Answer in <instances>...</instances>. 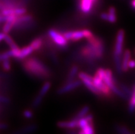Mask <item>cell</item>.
I'll use <instances>...</instances> for the list:
<instances>
[{
	"instance_id": "14",
	"label": "cell",
	"mask_w": 135,
	"mask_h": 134,
	"mask_svg": "<svg viewBox=\"0 0 135 134\" xmlns=\"http://www.w3.org/2000/svg\"><path fill=\"white\" fill-rule=\"evenodd\" d=\"M33 51H34V49H32V47L30 44L28 46H26V47H23V49H21L19 59H23V58H25L26 57H27V56H28L29 55H30Z\"/></svg>"
},
{
	"instance_id": "19",
	"label": "cell",
	"mask_w": 135,
	"mask_h": 134,
	"mask_svg": "<svg viewBox=\"0 0 135 134\" xmlns=\"http://www.w3.org/2000/svg\"><path fill=\"white\" fill-rule=\"evenodd\" d=\"M4 41H6V43L7 44L10 46V47L11 49L18 48V46H17V44L15 43V41H14L13 40H12V38L10 37L9 35H8V34H6V36L5 38H4Z\"/></svg>"
},
{
	"instance_id": "11",
	"label": "cell",
	"mask_w": 135,
	"mask_h": 134,
	"mask_svg": "<svg viewBox=\"0 0 135 134\" xmlns=\"http://www.w3.org/2000/svg\"><path fill=\"white\" fill-rule=\"evenodd\" d=\"M131 58V52L130 50L126 49L123 53L122 60V69L123 71H127L128 70V63Z\"/></svg>"
},
{
	"instance_id": "27",
	"label": "cell",
	"mask_w": 135,
	"mask_h": 134,
	"mask_svg": "<svg viewBox=\"0 0 135 134\" xmlns=\"http://www.w3.org/2000/svg\"><path fill=\"white\" fill-rule=\"evenodd\" d=\"M23 116L26 118H31L33 116V113L30 110H25L23 112Z\"/></svg>"
},
{
	"instance_id": "16",
	"label": "cell",
	"mask_w": 135,
	"mask_h": 134,
	"mask_svg": "<svg viewBox=\"0 0 135 134\" xmlns=\"http://www.w3.org/2000/svg\"><path fill=\"white\" fill-rule=\"evenodd\" d=\"M89 112V106H84V107H82L80 110L77 113V114L74 116V118L76 119L78 121L79 119L82 118L86 116L87 115L88 113Z\"/></svg>"
},
{
	"instance_id": "29",
	"label": "cell",
	"mask_w": 135,
	"mask_h": 134,
	"mask_svg": "<svg viewBox=\"0 0 135 134\" xmlns=\"http://www.w3.org/2000/svg\"><path fill=\"white\" fill-rule=\"evenodd\" d=\"M128 68H135V60L131 59L128 63Z\"/></svg>"
},
{
	"instance_id": "7",
	"label": "cell",
	"mask_w": 135,
	"mask_h": 134,
	"mask_svg": "<svg viewBox=\"0 0 135 134\" xmlns=\"http://www.w3.org/2000/svg\"><path fill=\"white\" fill-rule=\"evenodd\" d=\"M81 83H81L80 81H78V80L73 81V82H69V83H66L65 86H63L60 88L58 89V95H63V94L69 92L71 90L77 88L79 86H80Z\"/></svg>"
},
{
	"instance_id": "5",
	"label": "cell",
	"mask_w": 135,
	"mask_h": 134,
	"mask_svg": "<svg viewBox=\"0 0 135 134\" xmlns=\"http://www.w3.org/2000/svg\"><path fill=\"white\" fill-rule=\"evenodd\" d=\"M79 78L80 79L81 81L85 85V86L90 91L92 92L93 93L98 95L99 97L102 96L100 92H99V90L95 86L94 83H93V77H92L91 75H89V74L84 73V72H82V73H79Z\"/></svg>"
},
{
	"instance_id": "10",
	"label": "cell",
	"mask_w": 135,
	"mask_h": 134,
	"mask_svg": "<svg viewBox=\"0 0 135 134\" xmlns=\"http://www.w3.org/2000/svg\"><path fill=\"white\" fill-rule=\"evenodd\" d=\"M78 121L76 119H72L71 121H60L57 123L58 127L62 128V129H75L78 128Z\"/></svg>"
},
{
	"instance_id": "18",
	"label": "cell",
	"mask_w": 135,
	"mask_h": 134,
	"mask_svg": "<svg viewBox=\"0 0 135 134\" xmlns=\"http://www.w3.org/2000/svg\"><path fill=\"white\" fill-rule=\"evenodd\" d=\"M50 88H51V83H50V82H46L44 84H43V86H42L41 90H40L38 95L43 98V97H45V95H46L48 92V91L50 90Z\"/></svg>"
},
{
	"instance_id": "23",
	"label": "cell",
	"mask_w": 135,
	"mask_h": 134,
	"mask_svg": "<svg viewBox=\"0 0 135 134\" xmlns=\"http://www.w3.org/2000/svg\"><path fill=\"white\" fill-rule=\"evenodd\" d=\"M42 100H43V97H41V96L38 95L36 96V97L34 98V101H33V106L34 107H38L40 105V104L41 103V102H42Z\"/></svg>"
},
{
	"instance_id": "21",
	"label": "cell",
	"mask_w": 135,
	"mask_h": 134,
	"mask_svg": "<svg viewBox=\"0 0 135 134\" xmlns=\"http://www.w3.org/2000/svg\"><path fill=\"white\" fill-rule=\"evenodd\" d=\"M115 129L117 130V131L120 133L123 134H128L130 133V131H129L128 129L126 127V126L123 125H117L115 127Z\"/></svg>"
},
{
	"instance_id": "1",
	"label": "cell",
	"mask_w": 135,
	"mask_h": 134,
	"mask_svg": "<svg viewBox=\"0 0 135 134\" xmlns=\"http://www.w3.org/2000/svg\"><path fill=\"white\" fill-rule=\"evenodd\" d=\"M23 68L26 73L39 79L49 78L51 72L43 62L36 58H28L23 62Z\"/></svg>"
},
{
	"instance_id": "28",
	"label": "cell",
	"mask_w": 135,
	"mask_h": 134,
	"mask_svg": "<svg viewBox=\"0 0 135 134\" xmlns=\"http://www.w3.org/2000/svg\"><path fill=\"white\" fill-rule=\"evenodd\" d=\"M10 102V99L3 96H0V103H8Z\"/></svg>"
},
{
	"instance_id": "3",
	"label": "cell",
	"mask_w": 135,
	"mask_h": 134,
	"mask_svg": "<svg viewBox=\"0 0 135 134\" xmlns=\"http://www.w3.org/2000/svg\"><path fill=\"white\" fill-rule=\"evenodd\" d=\"M48 35L53 41L55 45L61 49H65L67 47V40L65 38L63 34L54 29H51L48 31Z\"/></svg>"
},
{
	"instance_id": "34",
	"label": "cell",
	"mask_w": 135,
	"mask_h": 134,
	"mask_svg": "<svg viewBox=\"0 0 135 134\" xmlns=\"http://www.w3.org/2000/svg\"><path fill=\"white\" fill-rule=\"evenodd\" d=\"M93 1H95V2H97V0H93Z\"/></svg>"
},
{
	"instance_id": "9",
	"label": "cell",
	"mask_w": 135,
	"mask_h": 134,
	"mask_svg": "<svg viewBox=\"0 0 135 134\" xmlns=\"http://www.w3.org/2000/svg\"><path fill=\"white\" fill-rule=\"evenodd\" d=\"M101 19L108 22L114 23L117 21L116 10L114 7H110L108 9V12H103L100 15Z\"/></svg>"
},
{
	"instance_id": "20",
	"label": "cell",
	"mask_w": 135,
	"mask_h": 134,
	"mask_svg": "<svg viewBox=\"0 0 135 134\" xmlns=\"http://www.w3.org/2000/svg\"><path fill=\"white\" fill-rule=\"evenodd\" d=\"M3 63H2V68L3 69L4 71L8 72L11 70V64L10 62V58L6 59L3 60Z\"/></svg>"
},
{
	"instance_id": "22",
	"label": "cell",
	"mask_w": 135,
	"mask_h": 134,
	"mask_svg": "<svg viewBox=\"0 0 135 134\" xmlns=\"http://www.w3.org/2000/svg\"><path fill=\"white\" fill-rule=\"evenodd\" d=\"M37 129V126L35 125H28L27 127H26L25 128L21 130L20 131V133H30L33 132L35 130H36Z\"/></svg>"
},
{
	"instance_id": "2",
	"label": "cell",
	"mask_w": 135,
	"mask_h": 134,
	"mask_svg": "<svg viewBox=\"0 0 135 134\" xmlns=\"http://www.w3.org/2000/svg\"><path fill=\"white\" fill-rule=\"evenodd\" d=\"M125 32L123 29H119L117 34L114 49V60L116 69L119 73H122V54L123 53Z\"/></svg>"
},
{
	"instance_id": "25",
	"label": "cell",
	"mask_w": 135,
	"mask_h": 134,
	"mask_svg": "<svg viewBox=\"0 0 135 134\" xmlns=\"http://www.w3.org/2000/svg\"><path fill=\"white\" fill-rule=\"evenodd\" d=\"M10 57H12V56H11V52H10V51H6V52H4L0 54V61H3L4 59L10 58Z\"/></svg>"
},
{
	"instance_id": "24",
	"label": "cell",
	"mask_w": 135,
	"mask_h": 134,
	"mask_svg": "<svg viewBox=\"0 0 135 134\" xmlns=\"http://www.w3.org/2000/svg\"><path fill=\"white\" fill-rule=\"evenodd\" d=\"M121 90L123 91V93L126 95L127 97H128V98L129 97H130V95H131V94H132V92H131V90H130V89H129L126 86L123 85V84L121 85Z\"/></svg>"
},
{
	"instance_id": "31",
	"label": "cell",
	"mask_w": 135,
	"mask_h": 134,
	"mask_svg": "<svg viewBox=\"0 0 135 134\" xmlns=\"http://www.w3.org/2000/svg\"><path fill=\"white\" fill-rule=\"evenodd\" d=\"M6 36V34H5L4 32L0 33V42L2 41H3V40H4Z\"/></svg>"
},
{
	"instance_id": "30",
	"label": "cell",
	"mask_w": 135,
	"mask_h": 134,
	"mask_svg": "<svg viewBox=\"0 0 135 134\" xmlns=\"http://www.w3.org/2000/svg\"><path fill=\"white\" fill-rule=\"evenodd\" d=\"M8 128V125L5 123H0V130L1 129H6Z\"/></svg>"
},
{
	"instance_id": "33",
	"label": "cell",
	"mask_w": 135,
	"mask_h": 134,
	"mask_svg": "<svg viewBox=\"0 0 135 134\" xmlns=\"http://www.w3.org/2000/svg\"><path fill=\"white\" fill-rule=\"evenodd\" d=\"M131 6L132 7V8L135 9V0L131 1Z\"/></svg>"
},
{
	"instance_id": "13",
	"label": "cell",
	"mask_w": 135,
	"mask_h": 134,
	"mask_svg": "<svg viewBox=\"0 0 135 134\" xmlns=\"http://www.w3.org/2000/svg\"><path fill=\"white\" fill-rule=\"evenodd\" d=\"M30 45L32 47L34 51H38L41 49L43 45V40L41 37L36 38L30 43Z\"/></svg>"
},
{
	"instance_id": "12",
	"label": "cell",
	"mask_w": 135,
	"mask_h": 134,
	"mask_svg": "<svg viewBox=\"0 0 135 134\" xmlns=\"http://www.w3.org/2000/svg\"><path fill=\"white\" fill-rule=\"evenodd\" d=\"M78 71V66H76V65H73V66L71 67L70 71H69V72L68 73L66 83L73 82L75 77H76V75H77Z\"/></svg>"
},
{
	"instance_id": "4",
	"label": "cell",
	"mask_w": 135,
	"mask_h": 134,
	"mask_svg": "<svg viewBox=\"0 0 135 134\" xmlns=\"http://www.w3.org/2000/svg\"><path fill=\"white\" fill-rule=\"evenodd\" d=\"M93 83H94L95 86L99 90L102 96H104L107 98H110L112 97L111 90L105 83L104 81L97 74H95L93 77Z\"/></svg>"
},
{
	"instance_id": "15",
	"label": "cell",
	"mask_w": 135,
	"mask_h": 134,
	"mask_svg": "<svg viewBox=\"0 0 135 134\" xmlns=\"http://www.w3.org/2000/svg\"><path fill=\"white\" fill-rule=\"evenodd\" d=\"M82 38H84L83 30L72 31L71 41L75 42V41H80V40H81Z\"/></svg>"
},
{
	"instance_id": "6",
	"label": "cell",
	"mask_w": 135,
	"mask_h": 134,
	"mask_svg": "<svg viewBox=\"0 0 135 134\" xmlns=\"http://www.w3.org/2000/svg\"><path fill=\"white\" fill-rule=\"evenodd\" d=\"M33 25V18L30 14H23L17 17L15 27L18 29H26Z\"/></svg>"
},
{
	"instance_id": "26",
	"label": "cell",
	"mask_w": 135,
	"mask_h": 134,
	"mask_svg": "<svg viewBox=\"0 0 135 134\" xmlns=\"http://www.w3.org/2000/svg\"><path fill=\"white\" fill-rule=\"evenodd\" d=\"M83 32H84V38H86L87 40L91 39V38L94 36L92 32L89 30V29H83Z\"/></svg>"
},
{
	"instance_id": "8",
	"label": "cell",
	"mask_w": 135,
	"mask_h": 134,
	"mask_svg": "<svg viewBox=\"0 0 135 134\" xmlns=\"http://www.w3.org/2000/svg\"><path fill=\"white\" fill-rule=\"evenodd\" d=\"M96 2L93 0H80V9L83 14H87L92 11L93 6Z\"/></svg>"
},
{
	"instance_id": "17",
	"label": "cell",
	"mask_w": 135,
	"mask_h": 134,
	"mask_svg": "<svg viewBox=\"0 0 135 134\" xmlns=\"http://www.w3.org/2000/svg\"><path fill=\"white\" fill-rule=\"evenodd\" d=\"M129 112H133L135 111V86L134 87L132 94L130 95V100L129 103Z\"/></svg>"
},
{
	"instance_id": "32",
	"label": "cell",
	"mask_w": 135,
	"mask_h": 134,
	"mask_svg": "<svg viewBox=\"0 0 135 134\" xmlns=\"http://www.w3.org/2000/svg\"><path fill=\"white\" fill-rule=\"evenodd\" d=\"M5 21V17L3 15H0V23Z\"/></svg>"
}]
</instances>
